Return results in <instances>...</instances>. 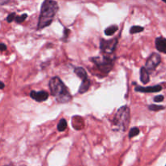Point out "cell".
<instances>
[{"mask_svg":"<svg viewBox=\"0 0 166 166\" xmlns=\"http://www.w3.org/2000/svg\"><path fill=\"white\" fill-rule=\"evenodd\" d=\"M27 16H28V15L27 14H23L21 16H16L15 18V21L16 22L17 24H21L26 19Z\"/></svg>","mask_w":166,"mask_h":166,"instance_id":"obj_17","label":"cell"},{"mask_svg":"<svg viewBox=\"0 0 166 166\" xmlns=\"http://www.w3.org/2000/svg\"><path fill=\"white\" fill-rule=\"evenodd\" d=\"M130 109L126 105L120 107L118 110L116 112L114 118V125L117 130L125 131L128 128L130 123Z\"/></svg>","mask_w":166,"mask_h":166,"instance_id":"obj_3","label":"cell"},{"mask_svg":"<svg viewBox=\"0 0 166 166\" xmlns=\"http://www.w3.org/2000/svg\"><path fill=\"white\" fill-rule=\"evenodd\" d=\"M148 109L150 110H152V111H159V110L164 109V107L161 106V105H157V104H151L148 106Z\"/></svg>","mask_w":166,"mask_h":166,"instance_id":"obj_18","label":"cell"},{"mask_svg":"<svg viewBox=\"0 0 166 166\" xmlns=\"http://www.w3.org/2000/svg\"><path fill=\"white\" fill-rule=\"evenodd\" d=\"M16 13H11L10 15H8V16L7 17V21L8 23H12L13 20H15V18H16Z\"/></svg>","mask_w":166,"mask_h":166,"instance_id":"obj_19","label":"cell"},{"mask_svg":"<svg viewBox=\"0 0 166 166\" xmlns=\"http://www.w3.org/2000/svg\"><path fill=\"white\" fill-rule=\"evenodd\" d=\"M117 44H118V38H113L110 40L101 39L100 47L101 52L104 53V55H110L115 50Z\"/></svg>","mask_w":166,"mask_h":166,"instance_id":"obj_5","label":"cell"},{"mask_svg":"<svg viewBox=\"0 0 166 166\" xmlns=\"http://www.w3.org/2000/svg\"><path fill=\"white\" fill-rule=\"evenodd\" d=\"M58 11V5L54 0H45L41 5L37 29H42L50 26Z\"/></svg>","mask_w":166,"mask_h":166,"instance_id":"obj_1","label":"cell"},{"mask_svg":"<svg viewBox=\"0 0 166 166\" xmlns=\"http://www.w3.org/2000/svg\"><path fill=\"white\" fill-rule=\"evenodd\" d=\"M140 80L142 81L143 83H147L149 82V71L145 68L144 66L140 69Z\"/></svg>","mask_w":166,"mask_h":166,"instance_id":"obj_10","label":"cell"},{"mask_svg":"<svg viewBox=\"0 0 166 166\" xmlns=\"http://www.w3.org/2000/svg\"><path fill=\"white\" fill-rule=\"evenodd\" d=\"M5 87V85H4V83H2V82H1V81H0V89H2V88H4Z\"/></svg>","mask_w":166,"mask_h":166,"instance_id":"obj_23","label":"cell"},{"mask_svg":"<svg viewBox=\"0 0 166 166\" xmlns=\"http://www.w3.org/2000/svg\"><path fill=\"white\" fill-rule=\"evenodd\" d=\"M140 134V129L138 127H133L130 130V132H129V138H133L135 136H137L138 135Z\"/></svg>","mask_w":166,"mask_h":166,"instance_id":"obj_15","label":"cell"},{"mask_svg":"<svg viewBox=\"0 0 166 166\" xmlns=\"http://www.w3.org/2000/svg\"><path fill=\"white\" fill-rule=\"evenodd\" d=\"M163 100H164V96H162V95L157 96V97H154L155 102H161Z\"/></svg>","mask_w":166,"mask_h":166,"instance_id":"obj_20","label":"cell"},{"mask_svg":"<svg viewBox=\"0 0 166 166\" xmlns=\"http://www.w3.org/2000/svg\"><path fill=\"white\" fill-rule=\"evenodd\" d=\"M156 47L160 52L166 54V39L164 37H157L156 39Z\"/></svg>","mask_w":166,"mask_h":166,"instance_id":"obj_9","label":"cell"},{"mask_svg":"<svg viewBox=\"0 0 166 166\" xmlns=\"http://www.w3.org/2000/svg\"><path fill=\"white\" fill-rule=\"evenodd\" d=\"M165 166H166V165H165Z\"/></svg>","mask_w":166,"mask_h":166,"instance_id":"obj_26","label":"cell"},{"mask_svg":"<svg viewBox=\"0 0 166 166\" xmlns=\"http://www.w3.org/2000/svg\"><path fill=\"white\" fill-rule=\"evenodd\" d=\"M162 87L161 85H156V86H150V87H140L137 86L135 88L136 92H140V93H157L161 91Z\"/></svg>","mask_w":166,"mask_h":166,"instance_id":"obj_8","label":"cell"},{"mask_svg":"<svg viewBox=\"0 0 166 166\" xmlns=\"http://www.w3.org/2000/svg\"><path fill=\"white\" fill-rule=\"evenodd\" d=\"M49 86L52 96H54L58 102L66 103L71 100V94L69 93L68 88L58 77H53L50 80Z\"/></svg>","mask_w":166,"mask_h":166,"instance_id":"obj_2","label":"cell"},{"mask_svg":"<svg viewBox=\"0 0 166 166\" xmlns=\"http://www.w3.org/2000/svg\"><path fill=\"white\" fill-rule=\"evenodd\" d=\"M30 97L33 100H35L38 102L45 101L49 97V93L45 91H41V92H35V91H32L30 93Z\"/></svg>","mask_w":166,"mask_h":166,"instance_id":"obj_7","label":"cell"},{"mask_svg":"<svg viewBox=\"0 0 166 166\" xmlns=\"http://www.w3.org/2000/svg\"><path fill=\"white\" fill-rule=\"evenodd\" d=\"M161 56L158 54H157V53H153L147 58L144 67L148 71H154L155 69L159 66V64L161 63Z\"/></svg>","mask_w":166,"mask_h":166,"instance_id":"obj_6","label":"cell"},{"mask_svg":"<svg viewBox=\"0 0 166 166\" xmlns=\"http://www.w3.org/2000/svg\"><path fill=\"white\" fill-rule=\"evenodd\" d=\"M118 27L117 25H111L104 30V33L106 36H113L118 31Z\"/></svg>","mask_w":166,"mask_h":166,"instance_id":"obj_13","label":"cell"},{"mask_svg":"<svg viewBox=\"0 0 166 166\" xmlns=\"http://www.w3.org/2000/svg\"><path fill=\"white\" fill-rule=\"evenodd\" d=\"M7 50V46L2 44V43H0V51H5Z\"/></svg>","mask_w":166,"mask_h":166,"instance_id":"obj_21","label":"cell"},{"mask_svg":"<svg viewBox=\"0 0 166 166\" xmlns=\"http://www.w3.org/2000/svg\"><path fill=\"white\" fill-rule=\"evenodd\" d=\"M10 2V0H0V6L7 4V2Z\"/></svg>","mask_w":166,"mask_h":166,"instance_id":"obj_22","label":"cell"},{"mask_svg":"<svg viewBox=\"0 0 166 166\" xmlns=\"http://www.w3.org/2000/svg\"><path fill=\"white\" fill-rule=\"evenodd\" d=\"M67 127V122L65 119H61L58 124V131H63Z\"/></svg>","mask_w":166,"mask_h":166,"instance_id":"obj_14","label":"cell"},{"mask_svg":"<svg viewBox=\"0 0 166 166\" xmlns=\"http://www.w3.org/2000/svg\"><path fill=\"white\" fill-rule=\"evenodd\" d=\"M90 85L91 83L88 78L84 79V80H82V83H81L80 87L79 88V93L83 94V93H85L86 92H88V90L90 88Z\"/></svg>","mask_w":166,"mask_h":166,"instance_id":"obj_11","label":"cell"},{"mask_svg":"<svg viewBox=\"0 0 166 166\" xmlns=\"http://www.w3.org/2000/svg\"><path fill=\"white\" fill-rule=\"evenodd\" d=\"M162 1H163V2H164L166 3V0H162Z\"/></svg>","mask_w":166,"mask_h":166,"instance_id":"obj_24","label":"cell"},{"mask_svg":"<svg viewBox=\"0 0 166 166\" xmlns=\"http://www.w3.org/2000/svg\"><path fill=\"white\" fill-rule=\"evenodd\" d=\"M75 73L79 76V78H80L82 80H84L86 79H88V75L86 72L85 69L83 67H77L75 69Z\"/></svg>","mask_w":166,"mask_h":166,"instance_id":"obj_12","label":"cell"},{"mask_svg":"<svg viewBox=\"0 0 166 166\" xmlns=\"http://www.w3.org/2000/svg\"><path fill=\"white\" fill-rule=\"evenodd\" d=\"M91 61L94 62V64L97 66L100 71L104 74L109 73L114 66V60L108 56L93 58H91Z\"/></svg>","mask_w":166,"mask_h":166,"instance_id":"obj_4","label":"cell"},{"mask_svg":"<svg viewBox=\"0 0 166 166\" xmlns=\"http://www.w3.org/2000/svg\"><path fill=\"white\" fill-rule=\"evenodd\" d=\"M4 166H12V165H11V164H8V165H4Z\"/></svg>","mask_w":166,"mask_h":166,"instance_id":"obj_25","label":"cell"},{"mask_svg":"<svg viewBox=\"0 0 166 166\" xmlns=\"http://www.w3.org/2000/svg\"><path fill=\"white\" fill-rule=\"evenodd\" d=\"M143 27L141 26H133L131 27V29H130V33L131 34H134V33H141V32L143 31Z\"/></svg>","mask_w":166,"mask_h":166,"instance_id":"obj_16","label":"cell"}]
</instances>
